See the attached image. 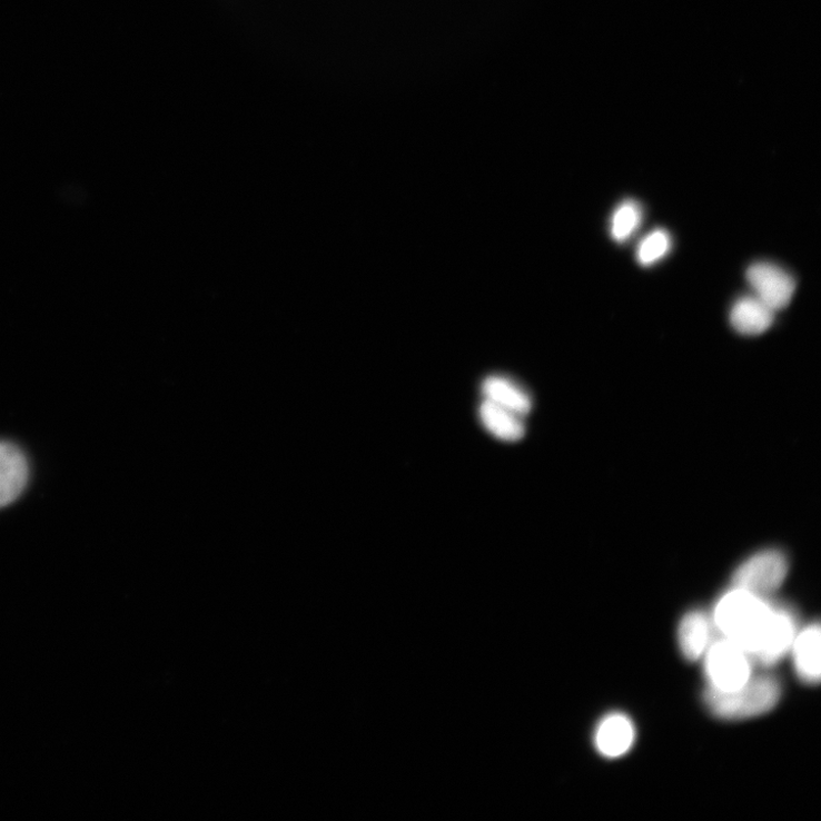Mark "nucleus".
Masks as SVG:
<instances>
[{
  "instance_id": "nucleus-5",
  "label": "nucleus",
  "mask_w": 821,
  "mask_h": 821,
  "mask_svg": "<svg viewBox=\"0 0 821 821\" xmlns=\"http://www.w3.org/2000/svg\"><path fill=\"white\" fill-rule=\"evenodd\" d=\"M746 279L754 296L774 311L789 306L797 288L794 278L787 269L769 261L751 265Z\"/></svg>"
},
{
  "instance_id": "nucleus-13",
  "label": "nucleus",
  "mask_w": 821,
  "mask_h": 821,
  "mask_svg": "<svg viewBox=\"0 0 821 821\" xmlns=\"http://www.w3.org/2000/svg\"><path fill=\"white\" fill-rule=\"evenodd\" d=\"M483 392L487 399L510 408L521 416L527 415L531 410L530 396L507 378L497 376L486 378L483 384Z\"/></svg>"
},
{
  "instance_id": "nucleus-8",
  "label": "nucleus",
  "mask_w": 821,
  "mask_h": 821,
  "mask_svg": "<svg viewBox=\"0 0 821 821\" xmlns=\"http://www.w3.org/2000/svg\"><path fill=\"white\" fill-rule=\"evenodd\" d=\"M821 630L818 622L799 630L791 652L798 676L807 684H818L821 675Z\"/></svg>"
},
{
  "instance_id": "nucleus-11",
  "label": "nucleus",
  "mask_w": 821,
  "mask_h": 821,
  "mask_svg": "<svg viewBox=\"0 0 821 821\" xmlns=\"http://www.w3.org/2000/svg\"><path fill=\"white\" fill-rule=\"evenodd\" d=\"M774 310L754 295L740 298L730 310V324L741 335L758 336L774 322Z\"/></svg>"
},
{
  "instance_id": "nucleus-3",
  "label": "nucleus",
  "mask_w": 821,
  "mask_h": 821,
  "mask_svg": "<svg viewBox=\"0 0 821 821\" xmlns=\"http://www.w3.org/2000/svg\"><path fill=\"white\" fill-rule=\"evenodd\" d=\"M704 672L709 689L733 692L753 675V661L739 645L725 637L710 644L704 654Z\"/></svg>"
},
{
  "instance_id": "nucleus-7",
  "label": "nucleus",
  "mask_w": 821,
  "mask_h": 821,
  "mask_svg": "<svg viewBox=\"0 0 821 821\" xmlns=\"http://www.w3.org/2000/svg\"><path fill=\"white\" fill-rule=\"evenodd\" d=\"M28 463L22 451L8 442H0V508L12 504L26 488Z\"/></svg>"
},
{
  "instance_id": "nucleus-2",
  "label": "nucleus",
  "mask_w": 821,
  "mask_h": 821,
  "mask_svg": "<svg viewBox=\"0 0 821 821\" xmlns=\"http://www.w3.org/2000/svg\"><path fill=\"white\" fill-rule=\"evenodd\" d=\"M782 693V684L778 677L761 674L752 675L742 688L733 692H718L708 688L703 700L715 718L739 721L772 711L780 703Z\"/></svg>"
},
{
  "instance_id": "nucleus-6",
  "label": "nucleus",
  "mask_w": 821,
  "mask_h": 821,
  "mask_svg": "<svg viewBox=\"0 0 821 821\" xmlns=\"http://www.w3.org/2000/svg\"><path fill=\"white\" fill-rule=\"evenodd\" d=\"M798 632L795 613L787 605L774 603L768 633L753 663L763 667L780 663L791 652Z\"/></svg>"
},
{
  "instance_id": "nucleus-14",
  "label": "nucleus",
  "mask_w": 821,
  "mask_h": 821,
  "mask_svg": "<svg viewBox=\"0 0 821 821\" xmlns=\"http://www.w3.org/2000/svg\"><path fill=\"white\" fill-rule=\"evenodd\" d=\"M643 221V208L634 200L623 201L611 218V237L619 244L630 240Z\"/></svg>"
},
{
  "instance_id": "nucleus-9",
  "label": "nucleus",
  "mask_w": 821,
  "mask_h": 821,
  "mask_svg": "<svg viewBox=\"0 0 821 821\" xmlns=\"http://www.w3.org/2000/svg\"><path fill=\"white\" fill-rule=\"evenodd\" d=\"M635 741L632 721L622 713H612L600 723L595 734V745L605 758L616 759L625 755Z\"/></svg>"
},
{
  "instance_id": "nucleus-4",
  "label": "nucleus",
  "mask_w": 821,
  "mask_h": 821,
  "mask_svg": "<svg viewBox=\"0 0 821 821\" xmlns=\"http://www.w3.org/2000/svg\"><path fill=\"white\" fill-rule=\"evenodd\" d=\"M789 567L783 553L774 550L760 552L739 566L733 576V586L768 599L783 585Z\"/></svg>"
},
{
  "instance_id": "nucleus-15",
  "label": "nucleus",
  "mask_w": 821,
  "mask_h": 821,
  "mask_svg": "<svg viewBox=\"0 0 821 821\" xmlns=\"http://www.w3.org/2000/svg\"><path fill=\"white\" fill-rule=\"evenodd\" d=\"M672 248V239L667 231H652L636 248L637 263L643 266H652L663 259Z\"/></svg>"
},
{
  "instance_id": "nucleus-10",
  "label": "nucleus",
  "mask_w": 821,
  "mask_h": 821,
  "mask_svg": "<svg viewBox=\"0 0 821 821\" xmlns=\"http://www.w3.org/2000/svg\"><path fill=\"white\" fill-rule=\"evenodd\" d=\"M712 621L703 611L684 615L677 627V644L682 656L691 662L704 656L711 644Z\"/></svg>"
},
{
  "instance_id": "nucleus-1",
  "label": "nucleus",
  "mask_w": 821,
  "mask_h": 821,
  "mask_svg": "<svg viewBox=\"0 0 821 821\" xmlns=\"http://www.w3.org/2000/svg\"><path fill=\"white\" fill-rule=\"evenodd\" d=\"M773 605L766 597L733 586L716 603L712 621L723 637L753 659L764 642Z\"/></svg>"
},
{
  "instance_id": "nucleus-12",
  "label": "nucleus",
  "mask_w": 821,
  "mask_h": 821,
  "mask_svg": "<svg viewBox=\"0 0 821 821\" xmlns=\"http://www.w3.org/2000/svg\"><path fill=\"white\" fill-rule=\"evenodd\" d=\"M479 415L484 426L499 439L516 442L525 434L521 415L491 399L482 403Z\"/></svg>"
}]
</instances>
